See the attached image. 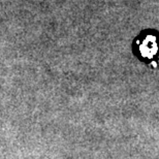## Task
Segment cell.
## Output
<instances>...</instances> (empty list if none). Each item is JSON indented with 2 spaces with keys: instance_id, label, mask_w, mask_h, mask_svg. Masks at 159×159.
Instances as JSON below:
<instances>
[{
  "instance_id": "cell-1",
  "label": "cell",
  "mask_w": 159,
  "mask_h": 159,
  "mask_svg": "<svg viewBox=\"0 0 159 159\" xmlns=\"http://www.w3.org/2000/svg\"><path fill=\"white\" fill-rule=\"evenodd\" d=\"M135 53L143 61H150L157 54L156 35L153 33H143L136 39Z\"/></svg>"
}]
</instances>
